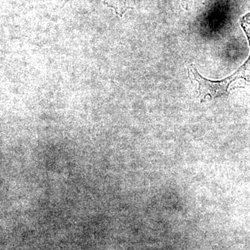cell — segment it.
Returning a JSON list of instances; mask_svg holds the SVG:
<instances>
[{"label":"cell","instance_id":"cell-1","mask_svg":"<svg viewBox=\"0 0 250 250\" xmlns=\"http://www.w3.org/2000/svg\"><path fill=\"white\" fill-rule=\"evenodd\" d=\"M248 64L249 62H247L231 76L220 81H211L204 78L197 72L195 67L191 65L188 68L189 78L198 83L199 96L202 100H205L207 97L211 99L218 98L223 95H228L230 85L232 82L242 77L243 78Z\"/></svg>","mask_w":250,"mask_h":250},{"label":"cell","instance_id":"cell-2","mask_svg":"<svg viewBox=\"0 0 250 250\" xmlns=\"http://www.w3.org/2000/svg\"><path fill=\"white\" fill-rule=\"evenodd\" d=\"M104 4L114 10L119 16H123L129 9L128 0H103ZM182 6L185 9H188L192 3V0H181Z\"/></svg>","mask_w":250,"mask_h":250}]
</instances>
